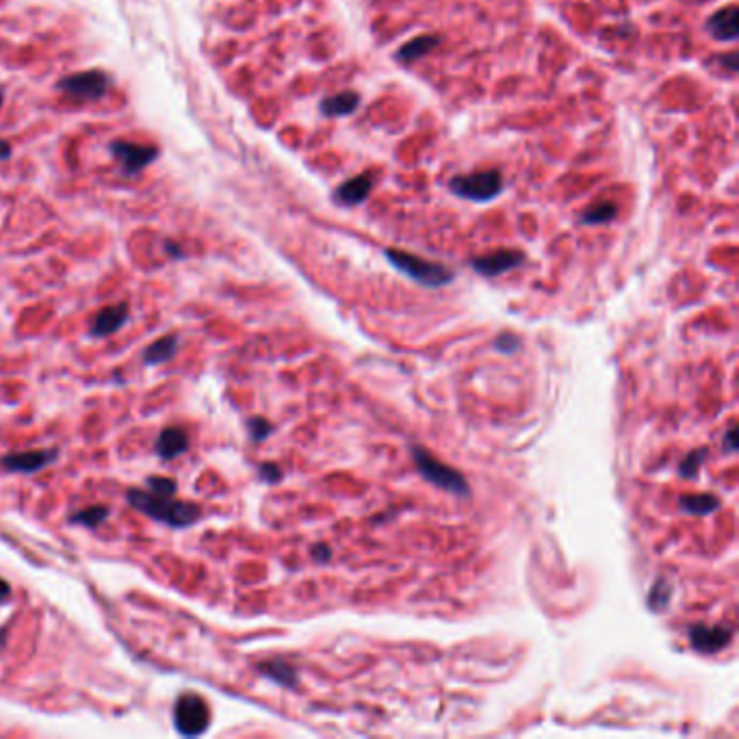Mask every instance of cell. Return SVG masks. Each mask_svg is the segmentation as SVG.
Here are the masks:
<instances>
[{
	"mask_svg": "<svg viewBox=\"0 0 739 739\" xmlns=\"http://www.w3.org/2000/svg\"><path fill=\"white\" fill-rule=\"evenodd\" d=\"M126 501L141 514L159 520V523L172 527V529H184V527L198 523L202 510L200 505L173 499V494H156L141 488H130L126 492Z\"/></svg>",
	"mask_w": 739,
	"mask_h": 739,
	"instance_id": "6da1fadb",
	"label": "cell"
},
{
	"mask_svg": "<svg viewBox=\"0 0 739 739\" xmlns=\"http://www.w3.org/2000/svg\"><path fill=\"white\" fill-rule=\"evenodd\" d=\"M386 258H388V263L399 269L401 274H406L407 278L416 280L418 285L432 286V289L449 285V282L454 280V271L451 269L443 267V265L438 263H432V260L418 258L415 254L401 252V249H386Z\"/></svg>",
	"mask_w": 739,
	"mask_h": 739,
	"instance_id": "7a4b0ae2",
	"label": "cell"
},
{
	"mask_svg": "<svg viewBox=\"0 0 739 739\" xmlns=\"http://www.w3.org/2000/svg\"><path fill=\"white\" fill-rule=\"evenodd\" d=\"M410 454H412V460H415L418 472H421V475L426 477L429 483L443 488V491L458 494V497H466V494H469V483H466L462 472L451 469V466L447 464H443V462H438L427 449H423V447H412Z\"/></svg>",
	"mask_w": 739,
	"mask_h": 739,
	"instance_id": "3957f363",
	"label": "cell"
},
{
	"mask_svg": "<svg viewBox=\"0 0 739 739\" xmlns=\"http://www.w3.org/2000/svg\"><path fill=\"white\" fill-rule=\"evenodd\" d=\"M449 189L458 198L471 200V202H491L503 192V176L497 170L477 172L471 176H455L449 182Z\"/></svg>",
	"mask_w": 739,
	"mask_h": 739,
	"instance_id": "277c9868",
	"label": "cell"
},
{
	"mask_svg": "<svg viewBox=\"0 0 739 739\" xmlns=\"http://www.w3.org/2000/svg\"><path fill=\"white\" fill-rule=\"evenodd\" d=\"M210 711L209 705L198 694H182L173 705V725L181 735L198 737L209 729Z\"/></svg>",
	"mask_w": 739,
	"mask_h": 739,
	"instance_id": "5b68a950",
	"label": "cell"
},
{
	"mask_svg": "<svg viewBox=\"0 0 739 739\" xmlns=\"http://www.w3.org/2000/svg\"><path fill=\"white\" fill-rule=\"evenodd\" d=\"M108 83H111V79L102 70H83L79 74L65 76V79L59 80L57 87L76 102H94L107 94Z\"/></svg>",
	"mask_w": 739,
	"mask_h": 739,
	"instance_id": "8992f818",
	"label": "cell"
},
{
	"mask_svg": "<svg viewBox=\"0 0 739 739\" xmlns=\"http://www.w3.org/2000/svg\"><path fill=\"white\" fill-rule=\"evenodd\" d=\"M111 154L113 159L119 163L122 167L124 176H135L141 170L152 165L156 159H159L161 150L156 145H145V144H133V141H113L111 144Z\"/></svg>",
	"mask_w": 739,
	"mask_h": 739,
	"instance_id": "52a82bcc",
	"label": "cell"
},
{
	"mask_svg": "<svg viewBox=\"0 0 739 739\" xmlns=\"http://www.w3.org/2000/svg\"><path fill=\"white\" fill-rule=\"evenodd\" d=\"M59 458L57 449H31V451H15V454L3 455L0 458V466L9 472H22V475H31L46 466H51L54 460Z\"/></svg>",
	"mask_w": 739,
	"mask_h": 739,
	"instance_id": "ba28073f",
	"label": "cell"
},
{
	"mask_svg": "<svg viewBox=\"0 0 739 739\" xmlns=\"http://www.w3.org/2000/svg\"><path fill=\"white\" fill-rule=\"evenodd\" d=\"M689 640L692 646L700 653H718V650L726 649L733 640V629L725 627V624H716V627H705V624H697L689 629Z\"/></svg>",
	"mask_w": 739,
	"mask_h": 739,
	"instance_id": "9c48e42d",
	"label": "cell"
},
{
	"mask_svg": "<svg viewBox=\"0 0 739 739\" xmlns=\"http://www.w3.org/2000/svg\"><path fill=\"white\" fill-rule=\"evenodd\" d=\"M523 252H516V249H499V252L486 254V257L472 258V269L477 274L486 276V278H494V276H501L505 271L519 267L523 265Z\"/></svg>",
	"mask_w": 739,
	"mask_h": 739,
	"instance_id": "30bf717a",
	"label": "cell"
},
{
	"mask_svg": "<svg viewBox=\"0 0 739 739\" xmlns=\"http://www.w3.org/2000/svg\"><path fill=\"white\" fill-rule=\"evenodd\" d=\"M126 322H128V304L126 302L116 304V306H107L94 317L89 334L94 336V339H105V336L119 332Z\"/></svg>",
	"mask_w": 739,
	"mask_h": 739,
	"instance_id": "8fae6325",
	"label": "cell"
},
{
	"mask_svg": "<svg viewBox=\"0 0 739 739\" xmlns=\"http://www.w3.org/2000/svg\"><path fill=\"white\" fill-rule=\"evenodd\" d=\"M737 29H739V9L737 5H729V7L716 11L707 22V31L716 40L722 42H733L737 40Z\"/></svg>",
	"mask_w": 739,
	"mask_h": 739,
	"instance_id": "7c38bea8",
	"label": "cell"
},
{
	"mask_svg": "<svg viewBox=\"0 0 739 739\" xmlns=\"http://www.w3.org/2000/svg\"><path fill=\"white\" fill-rule=\"evenodd\" d=\"M156 455L161 460H173L189 449V434L182 427H165L156 438Z\"/></svg>",
	"mask_w": 739,
	"mask_h": 739,
	"instance_id": "4fadbf2b",
	"label": "cell"
},
{
	"mask_svg": "<svg viewBox=\"0 0 739 739\" xmlns=\"http://www.w3.org/2000/svg\"><path fill=\"white\" fill-rule=\"evenodd\" d=\"M371 189H373V178L369 176V173H362V176H356V178H351V181L341 184V187L336 189L334 200L343 206H358L365 202L369 195H371Z\"/></svg>",
	"mask_w": 739,
	"mask_h": 739,
	"instance_id": "5bb4252c",
	"label": "cell"
},
{
	"mask_svg": "<svg viewBox=\"0 0 739 739\" xmlns=\"http://www.w3.org/2000/svg\"><path fill=\"white\" fill-rule=\"evenodd\" d=\"M258 672L263 677H267L269 681L278 683V686H285V688H295L297 686V670L289 664V661H285V659L263 661V664H258Z\"/></svg>",
	"mask_w": 739,
	"mask_h": 739,
	"instance_id": "9a60e30c",
	"label": "cell"
},
{
	"mask_svg": "<svg viewBox=\"0 0 739 739\" xmlns=\"http://www.w3.org/2000/svg\"><path fill=\"white\" fill-rule=\"evenodd\" d=\"M438 43H440L438 35H418L399 48L397 59H399L401 63H415L421 57H426L427 52H432L434 48H438Z\"/></svg>",
	"mask_w": 739,
	"mask_h": 739,
	"instance_id": "2e32d148",
	"label": "cell"
},
{
	"mask_svg": "<svg viewBox=\"0 0 739 739\" xmlns=\"http://www.w3.org/2000/svg\"><path fill=\"white\" fill-rule=\"evenodd\" d=\"M358 105H360V96L354 94V91H343V94L330 96L322 100V113H325L328 117L350 116V113L356 111Z\"/></svg>",
	"mask_w": 739,
	"mask_h": 739,
	"instance_id": "e0dca14e",
	"label": "cell"
},
{
	"mask_svg": "<svg viewBox=\"0 0 739 739\" xmlns=\"http://www.w3.org/2000/svg\"><path fill=\"white\" fill-rule=\"evenodd\" d=\"M178 351V336H163V339L154 341V343L145 347L144 351V362L145 365H161V362L172 360L173 354Z\"/></svg>",
	"mask_w": 739,
	"mask_h": 739,
	"instance_id": "ac0fdd59",
	"label": "cell"
},
{
	"mask_svg": "<svg viewBox=\"0 0 739 739\" xmlns=\"http://www.w3.org/2000/svg\"><path fill=\"white\" fill-rule=\"evenodd\" d=\"M678 505L689 514H711L720 508V501L714 494H689V497L686 494V497H681Z\"/></svg>",
	"mask_w": 739,
	"mask_h": 739,
	"instance_id": "d6986e66",
	"label": "cell"
},
{
	"mask_svg": "<svg viewBox=\"0 0 739 739\" xmlns=\"http://www.w3.org/2000/svg\"><path fill=\"white\" fill-rule=\"evenodd\" d=\"M108 519L107 505H89V508L79 510V512L70 516V523L87 527V529H98Z\"/></svg>",
	"mask_w": 739,
	"mask_h": 739,
	"instance_id": "ffe728a7",
	"label": "cell"
},
{
	"mask_svg": "<svg viewBox=\"0 0 739 739\" xmlns=\"http://www.w3.org/2000/svg\"><path fill=\"white\" fill-rule=\"evenodd\" d=\"M618 209L613 202H596L594 206H590L588 210H585L584 217H581V221L588 226H599V224H610V221L616 217Z\"/></svg>",
	"mask_w": 739,
	"mask_h": 739,
	"instance_id": "44dd1931",
	"label": "cell"
},
{
	"mask_svg": "<svg viewBox=\"0 0 739 739\" xmlns=\"http://www.w3.org/2000/svg\"><path fill=\"white\" fill-rule=\"evenodd\" d=\"M670 594H672V588L670 584L664 579H659L657 584L653 585V590L649 592V607L655 612H664L668 607V603H670Z\"/></svg>",
	"mask_w": 739,
	"mask_h": 739,
	"instance_id": "7402d4cb",
	"label": "cell"
},
{
	"mask_svg": "<svg viewBox=\"0 0 739 739\" xmlns=\"http://www.w3.org/2000/svg\"><path fill=\"white\" fill-rule=\"evenodd\" d=\"M150 492L156 494H176L178 483L172 480V477H163V475H150L148 482H145Z\"/></svg>",
	"mask_w": 739,
	"mask_h": 739,
	"instance_id": "603a6c76",
	"label": "cell"
},
{
	"mask_svg": "<svg viewBox=\"0 0 739 739\" xmlns=\"http://www.w3.org/2000/svg\"><path fill=\"white\" fill-rule=\"evenodd\" d=\"M248 432H249V438L260 443V440H265L271 432H274V426H271L267 418L254 416L248 421Z\"/></svg>",
	"mask_w": 739,
	"mask_h": 739,
	"instance_id": "cb8c5ba5",
	"label": "cell"
},
{
	"mask_svg": "<svg viewBox=\"0 0 739 739\" xmlns=\"http://www.w3.org/2000/svg\"><path fill=\"white\" fill-rule=\"evenodd\" d=\"M705 455H707V451H703V449L694 451L692 455H688V458L683 460V464H681V469H678V472H681L683 477H694L698 472L700 464H703Z\"/></svg>",
	"mask_w": 739,
	"mask_h": 739,
	"instance_id": "d4e9b609",
	"label": "cell"
},
{
	"mask_svg": "<svg viewBox=\"0 0 739 739\" xmlns=\"http://www.w3.org/2000/svg\"><path fill=\"white\" fill-rule=\"evenodd\" d=\"M519 347H520L519 336H514L510 332H503V334L497 336V350H501L503 354H514Z\"/></svg>",
	"mask_w": 739,
	"mask_h": 739,
	"instance_id": "484cf974",
	"label": "cell"
},
{
	"mask_svg": "<svg viewBox=\"0 0 739 739\" xmlns=\"http://www.w3.org/2000/svg\"><path fill=\"white\" fill-rule=\"evenodd\" d=\"M260 477H263V480H265V482H269V483L280 482V480H282V471H280V466L271 464V462H265V464L260 466Z\"/></svg>",
	"mask_w": 739,
	"mask_h": 739,
	"instance_id": "4316f807",
	"label": "cell"
},
{
	"mask_svg": "<svg viewBox=\"0 0 739 739\" xmlns=\"http://www.w3.org/2000/svg\"><path fill=\"white\" fill-rule=\"evenodd\" d=\"M313 557L317 559V562H328V559L332 557V551H330V547H325V545H314Z\"/></svg>",
	"mask_w": 739,
	"mask_h": 739,
	"instance_id": "83f0119b",
	"label": "cell"
},
{
	"mask_svg": "<svg viewBox=\"0 0 739 739\" xmlns=\"http://www.w3.org/2000/svg\"><path fill=\"white\" fill-rule=\"evenodd\" d=\"M726 451H735L737 449V440H735V429H729V432H726Z\"/></svg>",
	"mask_w": 739,
	"mask_h": 739,
	"instance_id": "f1b7e54d",
	"label": "cell"
},
{
	"mask_svg": "<svg viewBox=\"0 0 739 739\" xmlns=\"http://www.w3.org/2000/svg\"><path fill=\"white\" fill-rule=\"evenodd\" d=\"M9 596H11V585L5 579H0V603L9 601Z\"/></svg>",
	"mask_w": 739,
	"mask_h": 739,
	"instance_id": "f546056e",
	"label": "cell"
},
{
	"mask_svg": "<svg viewBox=\"0 0 739 739\" xmlns=\"http://www.w3.org/2000/svg\"><path fill=\"white\" fill-rule=\"evenodd\" d=\"M9 156H11V145H9V141L0 139V161L9 159Z\"/></svg>",
	"mask_w": 739,
	"mask_h": 739,
	"instance_id": "4dcf8cb0",
	"label": "cell"
},
{
	"mask_svg": "<svg viewBox=\"0 0 739 739\" xmlns=\"http://www.w3.org/2000/svg\"><path fill=\"white\" fill-rule=\"evenodd\" d=\"M165 248H167V252L172 254V257H182V252H181V248H178V243L167 241V243H165Z\"/></svg>",
	"mask_w": 739,
	"mask_h": 739,
	"instance_id": "1f68e13d",
	"label": "cell"
},
{
	"mask_svg": "<svg viewBox=\"0 0 739 739\" xmlns=\"http://www.w3.org/2000/svg\"><path fill=\"white\" fill-rule=\"evenodd\" d=\"M3 98H5V94H3V91H0V107H3Z\"/></svg>",
	"mask_w": 739,
	"mask_h": 739,
	"instance_id": "d6a6232c",
	"label": "cell"
}]
</instances>
